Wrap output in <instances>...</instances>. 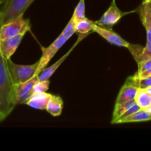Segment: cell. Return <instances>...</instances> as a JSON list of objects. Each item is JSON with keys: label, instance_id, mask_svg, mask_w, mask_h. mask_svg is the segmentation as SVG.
Masks as SVG:
<instances>
[{"label": "cell", "instance_id": "cell-1", "mask_svg": "<svg viewBox=\"0 0 151 151\" xmlns=\"http://www.w3.org/2000/svg\"><path fill=\"white\" fill-rule=\"evenodd\" d=\"M16 106L14 84L10 75L7 60L0 52V113L6 118Z\"/></svg>", "mask_w": 151, "mask_h": 151}, {"label": "cell", "instance_id": "cell-2", "mask_svg": "<svg viewBox=\"0 0 151 151\" xmlns=\"http://www.w3.org/2000/svg\"><path fill=\"white\" fill-rule=\"evenodd\" d=\"M140 20L146 31L147 42L145 47L129 44L128 49L137 63L151 58V1L142 2L137 9Z\"/></svg>", "mask_w": 151, "mask_h": 151}, {"label": "cell", "instance_id": "cell-3", "mask_svg": "<svg viewBox=\"0 0 151 151\" xmlns=\"http://www.w3.org/2000/svg\"><path fill=\"white\" fill-rule=\"evenodd\" d=\"M35 0H7L0 10L1 27L23 16Z\"/></svg>", "mask_w": 151, "mask_h": 151}, {"label": "cell", "instance_id": "cell-4", "mask_svg": "<svg viewBox=\"0 0 151 151\" xmlns=\"http://www.w3.org/2000/svg\"><path fill=\"white\" fill-rule=\"evenodd\" d=\"M10 75L13 84H19L29 81L37 75L39 60L32 65H21L13 63L11 59L7 60Z\"/></svg>", "mask_w": 151, "mask_h": 151}, {"label": "cell", "instance_id": "cell-5", "mask_svg": "<svg viewBox=\"0 0 151 151\" xmlns=\"http://www.w3.org/2000/svg\"><path fill=\"white\" fill-rule=\"evenodd\" d=\"M30 29L29 20L24 19L23 16L5 24L0 29V40L10 38L16 35L23 34L25 35Z\"/></svg>", "mask_w": 151, "mask_h": 151}, {"label": "cell", "instance_id": "cell-6", "mask_svg": "<svg viewBox=\"0 0 151 151\" xmlns=\"http://www.w3.org/2000/svg\"><path fill=\"white\" fill-rule=\"evenodd\" d=\"M39 81L38 75H35L29 81L14 85V100L16 105L26 104L32 94L36 83Z\"/></svg>", "mask_w": 151, "mask_h": 151}, {"label": "cell", "instance_id": "cell-7", "mask_svg": "<svg viewBox=\"0 0 151 151\" xmlns=\"http://www.w3.org/2000/svg\"><path fill=\"white\" fill-rule=\"evenodd\" d=\"M68 39L69 38L65 36L63 34L60 33V35L49 47L42 48L43 53L41 58L39 59V66L37 70V75H39L41 71L45 69L46 66L50 63L51 59L54 57L55 55L60 50V47L67 41Z\"/></svg>", "mask_w": 151, "mask_h": 151}, {"label": "cell", "instance_id": "cell-8", "mask_svg": "<svg viewBox=\"0 0 151 151\" xmlns=\"http://www.w3.org/2000/svg\"><path fill=\"white\" fill-rule=\"evenodd\" d=\"M128 13L121 11L116 6L115 0H113L109 9L105 12L100 20L95 21V23L103 27L112 29V27L116 24L125 14Z\"/></svg>", "mask_w": 151, "mask_h": 151}, {"label": "cell", "instance_id": "cell-9", "mask_svg": "<svg viewBox=\"0 0 151 151\" xmlns=\"http://www.w3.org/2000/svg\"><path fill=\"white\" fill-rule=\"evenodd\" d=\"M93 32H97L102 38H103L106 41H107L109 44L117 46V47H125V48H128L129 47L130 43L124 40L117 33L114 32L112 29L103 27L99 26L97 24L94 23V27H93Z\"/></svg>", "mask_w": 151, "mask_h": 151}, {"label": "cell", "instance_id": "cell-10", "mask_svg": "<svg viewBox=\"0 0 151 151\" xmlns=\"http://www.w3.org/2000/svg\"><path fill=\"white\" fill-rule=\"evenodd\" d=\"M24 36V35L21 34L16 36L0 40V52L6 60L10 59L11 56L14 54L19 44L22 42Z\"/></svg>", "mask_w": 151, "mask_h": 151}, {"label": "cell", "instance_id": "cell-11", "mask_svg": "<svg viewBox=\"0 0 151 151\" xmlns=\"http://www.w3.org/2000/svg\"><path fill=\"white\" fill-rule=\"evenodd\" d=\"M86 36L87 35H78V41H77V42L74 44L73 47H72V48H71L70 50H69V51H68L64 55L62 56V57L60 58L58 60H57V61H56L54 64H52V66L47 67V69H44L41 71V73L38 75V78H39V81H48V80H50V78H51L52 75L53 74L55 73V71L58 69V67L62 64V63H63V62H64V60L67 58V57L69 55V54H70V53L72 52V50H73L76 47V46L79 44L80 41H81V40H83V38H84L85 37H86Z\"/></svg>", "mask_w": 151, "mask_h": 151}, {"label": "cell", "instance_id": "cell-12", "mask_svg": "<svg viewBox=\"0 0 151 151\" xmlns=\"http://www.w3.org/2000/svg\"><path fill=\"white\" fill-rule=\"evenodd\" d=\"M138 88V87L126 80L125 84L122 86L119 94L116 97V104H120V103L134 100Z\"/></svg>", "mask_w": 151, "mask_h": 151}, {"label": "cell", "instance_id": "cell-13", "mask_svg": "<svg viewBox=\"0 0 151 151\" xmlns=\"http://www.w3.org/2000/svg\"><path fill=\"white\" fill-rule=\"evenodd\" d=\"M52 94L47 92H35L32 94L26 105L38 110H46Z\"/></svg>", "mask_w": 151, "mask_h": 151}, {"label": "cell", "instance_id": "cell-14", "mask_svg": "<svg viewBox=\"0 0 151 151\" xmlns=\"http://www.w3.org/2000/svg\"><path fill=\"white\" fill-rule=\"evenodd\" d=\"M63 102L61 97L58 95H52L46 111L52 116H58L63 111Z\"/></svg>", "mask_w": 151, "mask_h": 151}, {"label": "cell", "instance_id": "cell-15", "mask_svg": "<svg viewBox=\"0 0 151 151\" xmlns=\"http://www.w3.org/2000/svg\"><path fill=\"white\" fill-rule=\"evenodd\" d=\"M151 120V113L146 109H140L139 111L134 113V114L128 116L123 119H121L117 124L120 123H131V122H147Z\"/></svg>", "mask_w": 151, "mask_h": 151}, {"label": "cell", "instance_id": "cell-16", "mask_svg": "<svg viewBox=\"0 0 151 151\" xmlns=\"http://www.w3.org/2000/svg\"><path fill=\"white\" fill-rule=\"evenodd\" d=\"M95 22L85 17L75 22V30L78 35H88L91 32H93V27Z\"/></svg>", "mask_w": 151, "mask_h": 151}, {"label": "cell", "instance_id": "cell-17", "mask_svg": "<svg viewBox=\"0 0 151 151\" xmlns=\"http://www.w3.org/2000/svg\"><path fill=\"white\" fill-rule=\"evenodd\" d=\"M134 100L142 109H145L150 105V94L146 88H139Z\"/></svg>", "mask_w": 151, "mask_h": 151}, {"label": "cell", "instance_id": "cell-18", "mask_svg": "<svg viewBox=\"0 0 151 151\" xmlns=\"http://www.w3.org/2000/svg\"><path fill=\"white\" fill-rule=\"evenodd\" d=\"M134 103H136L135 100H131V101L120 103V104H115L113 116H112L111 124H113L116 119H119V118L128 109H129Z\"/></svg>", "mask_w": 151, "mask_h": 151}, {"label": "cell", "instance_id": "cell-19", "mask_svg": "<svg viewBox=\"0 0 151 151\" xmlns=\"http://www.w3.org/2000/svg\"><path fill=\"white\" fill-rule=\"evenodd\" d=\"M127 81H129L138 88H147L151 87V77L145 78H137L134 75L128 78Z\"/></svg>", "mask_w": 151, "mask_h": 151}, {"label": "cell", "instance_id": "cell-20", "mask_svg": "<svg viewBox=\"0 0 151 151\" xmlns=\"http://www.w3.org/2000/svg\"><path fill=\"white\" fill-rule=\"evenodd\" d=\"M86 17L85 14V0H80L79 3L77 7H75V11L71 19L74 21V22H78L80 19H82Z\"/></svg>", "mask_w": 151, "mask_h": 151}, {"label": "cell", "instance_id": "cell-21", "mask_svg": "<svg viewBox=\"0 0 151 151\" xmlns=\"http://www.w3.org/2000/svg\"><path fill=\"white\" fill-rule=\"evenodd\" d=\"M50 81H38L33 88V93L35 92H47L50 87Z\"/></svg>", "mask_w": 151, "mask_h": 151}, {"label": "cell", "instance_id": "cell-22", "mask_svg": "<svg viewBox=\"0 0 151 151\" xmlns=\"http://www.w3.org/2000/svg\"><path fill=\"white\" fill-rule=\"evenodd\" d=\"M140 109H142L138 106V104H137V103H134V104L133 105V106H131L129 109H128V110H127L126 111H125V113H124L123 114H122V116L119 118V119H116V120L115 121L113 124H117L118 122H119V121H120L121 119H125V118L128 117V116H131V115L134 114V113H136L137 111H139Z\"/></svg>", "mask_w": 151, "mask_h": 151}, {"label": "cell", "instance_id": "cell-23", "mask_svg": "<svg viewBox=\"0 0 151 151\" xmlns=\"http://www.w3.org/2000/svg\"><path fill=\"white\" fill-rule=\"evenodd\" d=\"M137 64H138V70H137V73H141V72L150 70L151 69V58L145 60V61L140 62Z\"/></svg>", "mask_w": 151, "mask_h": 151}, {"label": "cell", "instance_id": "cell-24", "mask_svg": "<svg viewBox=\"0 0 151 151\" xmlns=\"http://www.w3.org/2000/svg\"><path fill=\"white\" fill-rule=\"evenodd\" d=\"M4 119H5V117H4V116H3V115L1 114V113H0V122H1V121H2V120H4Z\"/></svg>", "mask_w": 151, "mask_h": 151}, {"label": "cell", "instance_id": "cell-25", "mask_svg": "<svg viewBox=\"0 0 151 151\" xmlns=\"http://www.w3.org/2000/svg\"><path fill=\"white\" fill-rule=\"evenodd\" d=\"M146 90H147V92L149 93V94H150V96H151V87H149V88H146Z\"/></svg>", "mask_w": 151, "mask_h": 151}, {"label": "cell", "instance_id": "cell-26", "mask_svg": "<svg viewBox=\"0 0 151 151\" xmlns=\"http://www.w3.org/2000/svg\"><path fill=\"white\" fill-rule=\"evenodd\" d=\"M145 109L147 111H149L150 113H151V105H150V106H149L148 107H147V109Z\"/></svg>", "mask_w": 151, "mask_h": 151}, {"label": "cell", "instance_id": "cell-27", "mask_svg": "<svg viewBox=\"0 0 151 151\" xmlns=\"http://www.w3.org/2000/svg\"><path fill=\"white\" fill-rule=\"evenodd\" d=\"M6 1H7V0H0V4H3Z\"/></svg>", "mask_w": 151, "mask_h": 151}, {"label": "cell", "instance_id": "cell-28", "mask_svg": "<svg viewBox=\"0 0 151 151\" xmlns=\"http://www.w3.org/2000/svg\"><path fill=\"white\" fill-rule=\"evenodd\" d=\"M147 1H151V0H142V2H147Z\"/></svg>", "mask_w": 151, "mask_h": 151}, {"label": "cell", "instance_id": "cell-29", "mask_svg": "<svg viewBox=\"0 0 151 151\" xmlns=\"http://www.w3.org/2000/svg\"><path fill=\"white\" fill-rule=\"evenodd\" d=\"M0 29H1V16H0Z\"/></svg>", "mask_w": 151, "mask_h": 151}]
</instances>
